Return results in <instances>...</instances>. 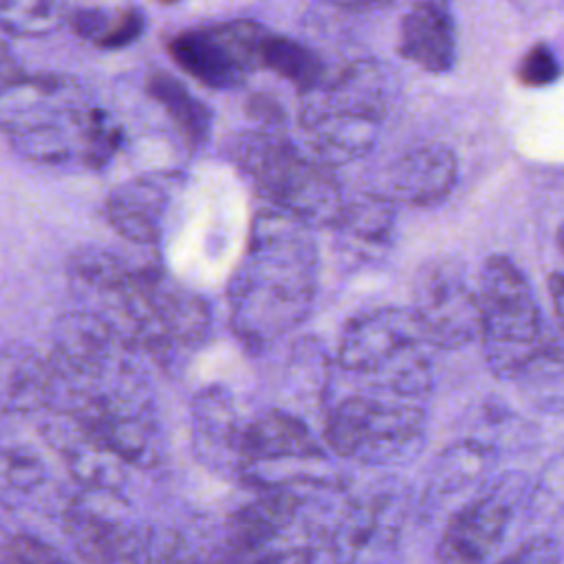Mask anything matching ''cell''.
<instances>
[{
	"mask_svg": "<svg viewBox=\"0 0 564 564\" xmlns=\"http://www.w3.org/2000/svg\"><path fill=\"white\" fill-rule=\"evenodd\" d=\"M70 29L84 42L99 48H121L143 33V15L134 7L101 9L84 7L68 13Z\"/></svg>",
	"mask_w": 564,
	"mask_h": 564,
	"instance_id": "24",
	"label": "cell"
},
{
	"mask_svg": "<svg viewBox=\"0 0 564 564\" xmlns=\"http://www.w3.org/2000/svg\"><path fill=\"white\" fill-rule=\"evenodd\" d=\"M410 311L432 348L454 350L478 339V291L452 260H432L419 269Z\"/></svg>",
	"mask_w": 564,
	"mask_h": 564,
	"instance_id": "10",
	"label": "cell"
},
{
	"mask_svg": "<svg viewBox=\"0 0 564 564\" xmlns=\"http://www.w3.org/2000/svg\"><path fill=\"white\" fill-rule=\"evenodd\" d=\"M97 108L70 77L24 73L0 90V132L33 163H84Z\"/></svg>",
	"mask_w": 564,
	"mask_h": 564,
	"instance_id": "4",
	"label": "cell"
},
{
	"mask_svg": "<svg viewBox=\"0 0 564 564\" xmlns=\"http://www.w3.org/2000/svg\"><path fill=\"white\" fill-rule=\"evenodd\" d=\"M322 445L308 425L280 408L245 421L238 445L236 476L260 491L317 485Z\"/></svg>",
	"mask_w": 564,
	"mask_h": 564,
	"instance_id": "8",
	"label": "cell"
},
{
	"mask_svg": "<svg viewBox=\"0 0 564 564\" xmlns=\"http://www.w3.org/2000/svg\"><path fill=\"white\" fill-rule=\"evenodd\" d=\"M487 452L478 443H456L449 447L436 465L432 487L436 491L460 489L471 482L485 467Z\"/></svg>",
	"mask_w": 564,
	"mask_h": 564,
	"instance_id": "26",
	"label": "cell"
},
{
	"mask_svg": "<svg viewBox=\"0 0 564 564\" xmlns=\"http://www.w3.org/2000/svg\"><path fill=\"white\" fill-rule=\"evenodd\" d=\"M229 538L225 564H315V544L306 516L231 533Z\"/></svg>",
	"mask_w": 564,
	"mask_h": 564,
	"instance_id": "20",
	"label": "cell"
},
{
	"mask_svg": "<svg viewBox=\"0 0 564 564\" xmlns=\"http://www.w3.org/2000/svg\"><path fill=\"white\" fill-rule=\"evenodd\" d=\"M264 33V26L247 20L187 29L167 42V53L200 84L236 88L260 68V42Z\"/></svg>",
	"mask_w": 564,
	"mask_h": 564,
	"instance_id": "9",
	"label": "cell"
},
{
	"mask_svg": "<svg viewBox=\"0 0 564 564\" xmlns=\"http://www.w3.org/2000/svg\"><path fill=\"white\" fill-rule=\"evenodd\" d=\"M324 441L341 458L368 465L405 456L423 436L427 403L326 394Z\"/></svg>",
	"mask_w": 564,
	"mask_h": 564,
	"instance_id": "7",
	"label": "cell"
},
{
	"mask_svg": "<svg viewBox=\"0 0 564 564\" xmlns=\"http://www.w3.org/2000/svg\"><path fill=\"white\" fill-rule=\"evenodd\" d=\"M399 0H344V4L348 9H355V11H372V9H383V7H390Z\"/></svg>",
	"mask_w": 564,
	"mask_h": 564,
	"instance_id": "32",
	"label": "cell"
},
{
	"mask_svg": "<svg viewBox=\"0 0 564 564\" xmlns=\"http://www.w3.org/2000/svg\"><path fill=\"white\" fill-rule=\"evenodd\" d=\"M48 485L44 456L29 441L0 438V505L24 509L33 505Z\"/></svg>",
	"mask_w": 564,
	"mask_h": 564,
	"instance_id": "21",
	"label": "cell"
},
{
	"mask_svg": "<svg viewBox=\"0 0 564 564\" xmlns=\"http://www.w3.org/2000/svg\"><path fill=\"white\" fill-rule=\"evenodd\" d=\"M403 500L379 489L352 500L335 524L328 564H388L403 527Z\"/></svg>",
	"mask_w": 564,
	"mask_h": 564,
	"instance_id": "11",
	"label": "cell"
},
{
	"mask_svg": "<svg viewBox=\"0 0 564 564\" xmlns=\"http://www.w3.org/2000/svg\"><path fill=\"white\" fill-rule=\"evenodd\" d=\"M399 55L427 73H445L456 62V24L443 0H416L401 18Z\"/></svg>",
	"mask_w": 564,
	"mask_h": 564,
	"instance_id": "17",
	"label": "cell"
},
{
	"mask_svg": "<svg viewBox=\"0 0 564 564\" xmlns=\"http://www.w3.org/2000/svg\"><path fill=\"white\" fill-rule=\"evenodd\" d=\"M456 174V156L449 148L441 143L419 145L392 163L383 194L392 203L434 205L452 192Z\"/></svg>",
	"mask_w": 564,
	"mask_h": 564,
	"instance_id": "18",
	"label": "cell"
},
{
	"mask_svg": "<svg viewBox=\"0 0 564 564\" xmlns=\"http://www.w3.org/2000/svg\"><path fill=\"white\" fill-rule=\"evenodd\" d=\"M148 95L165 110L178 137L189 150H198L212 130V110L189 93V88L165 70H156L145 82Z\"/></svg>",
	"mask_w": 564,
	"mask_h": 564,
	"instance_id": "22",
	"label": "cell"
},
{
	"mask_svg": "<svg viewBox=\"0 0 564 564\" xmlns=\"http://www.w3.org/2000/svg\"><path fill=\"white\" fill-rule=\"evenodd\" d=\"M478 306V341L496 377L520 381L535 364L562 352L560 337L544 324L529 280L509 256L494 253L485 260Z\"/></svg>",
	"mask_w": 564,
	"mask_h": 564,
	"instance_id": "5",
	"label": "cell"
},
{
	"mask_svg": "<svg viewBox=\"0 0 564 564\" xmlns=\"http://www.w3.org/2000/svg\"><path fill=\"white\" fill-rule=\"evenodd\" d=\"M260 68H269L286 82L295 84L297 93L313 88L328 75L317 51L293 37L271 31H267L260 42Z\"/></svg>",
	"mask_w": 564,
	"mask_h": 564,
	"instance_id": "23",
	"label": "cell"
},
{
	"mask_svg": "<svg viewBox=\"0 0 564 564\" xmlns=\"http://www.w3.org/2000/svg\"><path fill=\"white\" fill-rule=\"evenodd\" d=\"M557 77H560V64L555 53L546 44H535L531 51H527V55L518 66V79L531 88L549 86Z\"/></svg>",
	"mask_w": 564,
	"mask_h": 564,
	"instance_id": "27",
	"label": "cell"
},
{
	"mask_svg": "<svg viewBox=\"0 0 564 564\" xmlns=\"http://www.w3.org/2000/svg\"><path fill=\"white\" fill-rule=\"evenodd\" d=\"M22 75H24V70H22L13 48L9 44L0 42V90H4L9 84L20 79Z\"/></svg>",
	"mask_w": 564,
	"mask_h": 564,
	"instance_id": "30",
	"label": "cell"
},
{
	"mask_svg": "<svg viewBox=\"0 0 564 564\" xmlns=\"http://www.w3.org/2000/svg\"><path fill=\"white\" fill-rule=\"evenodd\" d=\"M66 20V0H0V31L11 37H44Z\"/></svg>",
	"mask_w": 564,
	"mask_h": 564,
	"instance_id": "25",
	"label": "cell"
},
{
	"mask_svg": "<svg viewBox=\"0 0 564 564\" xmlns=\"http://www.w3.org/2000/svg\"><path fill=\"white\" fill-rule=\"evenodd\" d=\"M511 494L500 487L463 502L443 529L438 564H489L513 516Z\"/></svg>",
	"mask_w": 564,
	"mask_h": 564,
	"instance_id": "14",
	"label": "cell"
},
{
	"mask_svg": "<svg viewBox=\"0 0 564 564\" xmlns=\"http://www.w3.org/2000/svg\"><path fill=\"white\" fill-rule=\"evenodd\" d=\"M498 564H560V544L551 535H533L505 555Z\"/></svg>",
	"mask_w": 564,
	"mask_h": 564,
	"instance_id": "28",
	"label": "cell"
},
{
	"mask_svg": "<svg viewBox=\"0 0 564 564\" xmlns=\"http://www.w3.org/2000/svg\"><path fill=\"white\" fill-rule=\"evenodd\" d=\"M247 416H242L234 394L223 386H205L189 408V432L194 454L214 471L234 474L238 445Z\"/></svg>",
	"mask_w": 564,
	"mask_h": 564,
	"instance_id": "15",
	"label": "cell"
},
{
	"mask_svg": "<svg viewBox=\"0 0 564 564\" xmlns=\"http://www.w3.org/2000/svg\"><path fill=\"white\" fill-rule=\"evenodd\" d=\"M231 156L271 203V209L311 229H328L346 200L335 172L300 150L278 123H260L242 132Z\"/></svg>",
	"mask_w": 564,
	"mask_h": 564,
	"instance_id": "6",
	"label": "cell"
},
{
	"mask_svg": "<svg viewBox=\"0 0 564 564\" xmlns=\"http://www.w3.org/2000/svg\"><path fill=\"white\" fill-rule=\"evenodd\" d=\"M317 271L313 229L278 209L260 212L227 284L229 324L240 344L264 350L300 326L315 302Z\"/></svg>",
	"mask_w": 564,
	"mask_h": 564,
	"instance_id": "2",
	"label": "cell"
},
{
	"mask_svg": "<svg viewBox=\"0 0 564 564\" xmlns=\"http://www.w3.org/2000/svg\"><path fill=\"white\" fill-rule=\"evenodd\" d=\"M68 282L82 311L163 368L181 366L209 335L205 300L156 262L88 247L70 256Z\"/></svg>",
	"mask_w": 564,
	"mask_h": 564,
	"instance_id": "1",
	"label": "cell"
},
{
	"mask_svg": "<svg viewBox=\"0 0 564 564\" xmlns=\"http://www.w3.org/2000/svg\"><path fill=\"white\" fill-rule=\"evenodd\" d=\"M18 553L20 564H70L59 551H55L46 542L24 533L18 535Z\"/></svg>",
	"mask_w": 564,
	"mask_h": 564,
	"instance_id": "29",
	"label": "cell"
},
{
	"mask_svg": "<svg viewBox=\"0 0 564 564\" xmlns=\"http://www.w3.org/2000/svg\"><path fill=\"white\" fill-rule=\"evenodd\" d=\"M386 108V77L375 62H352L326 75L300 93L304 152L330 170L361 159L379 139Z\"/></svg>",
	"mask_w": 564,
	"mask_h": 564,
	"instance_id": "3",
	"label": "cell"
},
{
	"mask_svg": "<svg viewBox=\"0 0 564 564\" xmlns=\"http://www.w3.org/2000/svg\"><path fill=\"white\" fill-rule=\"evenodd\" d=\"M0 564H20L18 535H13L0 518Z\"/></svg>",
	"mask_w": 564,
	"mask_h": 564,
	"instance_id": "31",
	"label": "cell"
},
{
	"mask_svg": "<svg viewBox=\"0 0 564 564\" xmlns=\"http://www.w3.org/2000/svg\"><path fill=\"white\" fill-rule=\"evenodd\" d=\"M159 2H163V4H174V2H178V0H159Z\"/></svg>",
	"mask_w": 564,
	"mask_h": 564,
	"instance_id": "33",
	"label": "cell"
},
{
	"mask_svg": "<svg viewBox=\"0 0 564 564\" xmlns=\"http://www.w3.org/2000/svg\"><path fill=\"white\" fill-rule=\"evenodd\" d=\"M394 216V203L379 192H361L344 200L328 227L339 260L355 269L381 258L392 242Z\"/></svg>",
	"mask_w": 564,
	"mask_h": 564,
	"instance_id": "16",
	"label": "cell"
},
{
	"mask_svg": "<svg viewBox=\"0 0 564 564\" xmlns=\"http://www.w3.org/2000/svg\"><path fill=\"white\" fill-rule=\"evenodd\" d=\"M183 189L178 172H150L115 187L106 198L110 227L130 242L154 247L163 240L170 209Z\"/></svg>",
	"mask_w": 564,
	"mask_h": 564,
	"instance_id": "13",
	"label": "cell"
},
{
	"mask_svg": "<svg viewBox=\"0 0 564 564\" xmlns=\"http://www.w3.org/2000/svg\"><path fill=\"white\" fill-rule=\"evenodd\" d=\"M51 410L53 375L48 359L29 344H4L0 348V412L31 416Z\"/></svg>",
	"mask_w": 564,
	"mask_h": 564,
	"instance_id": "19",
	"label": "cell"
},
{
	"mask_svg": "<svg viewBox=\"0 0 564 564\" xmlns=\"http://www.w3.org/2000/svg\"><path fill=\"white\" fill-rule=\"evenodd\" d=\"M108 489H82L64 509V533L86 564L132 560L141 538L117 511Z\"/></svg>",
	"mask_w": 564,
	"mask_h": 564,
	"instance_id": "12",
	"label": "cell"
}]
</instances>
